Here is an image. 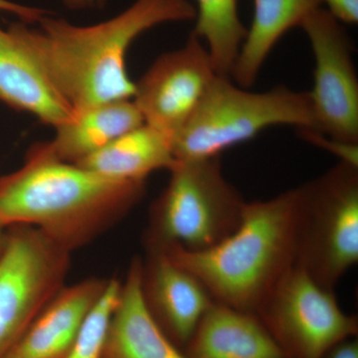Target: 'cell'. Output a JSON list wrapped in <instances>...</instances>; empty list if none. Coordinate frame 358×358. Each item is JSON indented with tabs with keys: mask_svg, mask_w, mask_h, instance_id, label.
Instances as JSON below:
<instances>
[{
	"mask_svg": "<svg viewBox=\"0 0 358 358\" xmlns=\"http://www.w3.org/2000/svg\"><path fill=\"white\" fill-rule=\"evenodd\" d=\"M315 131L308 92L275 87L251 92L229 77L216 76L199 107L173 141L176 160L220 157L272 127Z\"/></svg>",
	"mask_w": 358,
	"mask_h": 358,
	"instance_id": "obj_4",
	"label": "cell"
},
{
	"mask_svg": "<svg viewBox=\"0 0 358 358\" xmlns=\"http://www.w3.org/2000/svg\"><path fill=\"white\" fill-rule=\"evenodd\" d=\"M306 141H310L317 147L324 148L333 152L341 162L358 166V145H350V143H341L334 141L333 138H327L324 134L317 131H299Z\"/></svg>",
	"mask_w": 358,
	"mask_h": 358,
	"instance_id": "obj_21",
	"label": "cell"
},
{
	"mask_svg": "<svg viewBox=\"0 0 358 358\" xmlns=\"http://www.w3.org/2000/svg\"><path fill=\"white\" fill-rule=\"evenodd\" d=\"M324 358H358L357 339L348 338L333 346Z\"/></svg>",
	"mask_w": 358,
	"mask_h": 358,
	"instance_id": "obj_24",
	"label": "cell"
},
{
	"mask_svg": "<svg viewBox=\"0 0 358 358\" xmlns=\"http://www.w3.org/2000/svg\"><path fill=\"white\" fill-rule=\"evenodd\" d=\"M141 259L134 258L110 317L102 358H189L148 312L141 296Z\"/></svg>",
	"mask_w": 358,
	"mask_h": 358,
	"instance_id": "obj_14",
	"label": "cell"
},
{
	"mask_svg": "<svg viewBox=\"0 0 358 358\" xmlns=\"http://www.w3.org/2000/svg\"><path fill=\"white\" fill-rule=\"evenodd\" d=\"M301 27L315 59L313 87L308 92L315 131L358 145V79L352 41L341 22L322 7L310 13Z\"/></svg>",
	"mask_w": 358,
	"mask_h": 358,
	"instance_id": "obj_9",
	"label": "cell"
},
{
	"mask_svg": "<svg viewBox=\"0 0 358 358\" xmlns=\"http://www.w3.org/2000/svg\"><path fill=\"white\" fill-rule=\"evenodd\" d=\"M298 188L268 200L245 202L237 229L201 252L162 251L194 275L214 301L255 313L294 265Z\"/></svg>",
	"mask_w": 358,
	"mask_h": 358,
	"instance_id": "obj_3",
	"label": "cell"
},
{
	"mask_svg": "<svg viewBox=\"0 0 358 358\" xmlns=\"http://www.w3.org/2000/svg\"><path fill=\"white\" fill-rule=\"evenodd\" d=\"M4 358H6V357H4Z\"/></svg>",
	"mask_w": 358,
	"mask_h": 358,
	"instance_id": "obj_27",
	"label": "cell"
},
{
	"mask_svg": "<svg viewBox=\"0 0 358 358\" xmlns=\"http://www.w3.org/2000/svg\"><path fill=\"white\" fill-rule=\"evenodd\" d=\"M103 2V0H63L64 6L72 10L100 6Z\"/></svg>",
	"mask_w": 358,
	"mask_h": 358,
	"instance_id": "obj_25",
	"label": "cell"
},
{
	"mask_svg": "<svg viewBox=\"0 0 358 358\" xmlns=\"http://www.w3.org/2000/svg\"><path fill=\"white\" fill-rule=\"evenodd\" d=\"M203 42L192 33L185 46L162 54L136 84L143 122L174 140L217 76Z\"/></svg>",
	"mask_w": 358,
	"mask_h": 358,
	"instance_id": "obj_10",
	"label": "cell"
},
{
	"mask_svg": "<svg viewBox=\"0 0 358 358\" xmlns=\"http://www.w3.org/2000/svg\"><path fill=\"white\" fill-rule=\"evenodd\" d=\"M141 296L167 338L185 350L200 320L214 303L202 282L166 252L147 249L141 260Z\"/></svg>",
	"mask_w": 358,
	"mask_h": 358,
	"instance_id": "obj_11",
	"label": "cell"
},
{
	"mask_svg": "<svg viewBox=\"0 0 358 358\" xmlns=\"http://www.w3.org/2000/svg\"><path fill=\"white\" fill-rule=\"evenodd\" d=\"M296 188L294 265L334 289L358 261V166L339 162Z\"/></svg>",
	"mask_w": 358,
	"mask_h": 358,
	"instance_id": "obj_6",
	"label": "cell"
},
{
	"mask_svg": "<svg viewBox=\"0 0 358 358\" xmlns=\"http://www.w3.org/2000/svg\"><path fill=\"white\" fill-rule=\"evenodd\" d=\"M109 280L64 286L42 310L6 358H63L69 352Z\"/></svg>",
	"mask_w": 358,
	"mask_h": 358,
	"instance_id": "obj_13",
	"label": "cell"
},
{
	"mask_svg": "<svg viewBox=\"0 0 358 358\" xmlns=\"http://www.w3.org/2000/svg\"><path fill=\"white\" fill-rule=\"evenodd\" d=\"M6 236L7 228L0 224V254H1L2 250L4 248V245H6Z\"/></svg>",
	"mask_w": 358,
	"mask_h": 358,
	"instance_id": "obj_26",
	"label": "cell"
},
{
	"mask_svg": "<svg viewBox=\"0 0 358 358\" xmlns=\"http://www.w3.org/2000/svg\"><path fill=\"white\" fill-rule=\"evenodd\" d=\"M185 352L189 358H288L253 313L214 301Z\"/></svg>",
	"mask_w": 358,
	"mask_h": 358,
	"instance_id": "obj_15",
	"label": "cell"
},
{
	"mask_svg": "<svg viewBox=\"0 0 358 358\" xmlns=\"http://www.w3.org/2000/svg\"><path fill=\"white\" fill-rule=\"evenodd\" d=\"M0 102L54 128L75 113L23 41L17 23L0 27Z\"/></svg>",
	"mask_w": 358,
	"mask_h": 358,
	"instance_id": "obj_12",
	"label": "cell"
},
{
	"mask_svg": "<svg viewBox=\"0 0 358 358\" xmlns=\"http://www.w3.org/2000/svg\"><path fill=\"white\" fill-rule=\"evenodd\" d=\"M192 34L203 42L219 76L229 77L247 35L238 0H196Z\"/></svg>",
	"mask_w": 358,
	"mask_h": 358,
	"instance_id": "obj_19",
	"label": "cell"
},
{
	"mask_svg": "<svg viewBox=\"0 0 358 358\" xmlns=\"http://www.w3.org/2000/svg\"><path fill=\"white\" fill-rule=\"evenodd\" d=\"M0 11L14 14L20 18V21L27 23V24L38 23L44 16L49 14V11L45 10L43 8L23 6V4L10 1V0H0Z\"/></svg>",
	"mask_w": 358,
	"mask_h": 358,
	"instance_id": "obj_22",
	"label": "cell"
},
{
	"mask_svg": "<svg viewBox=\"0 0 358 358\" xmlns=\"http://www.w3.org/2000/svg\"><path fill=\"white\" fill-rule=\"evenodd\" d=\"M143 124L131 100L99 103L75 110L70 120L55 128V138L48 145L58 159L77 164Z\"/></svg>",
	"mask_w": 358,
	"mask_h": 358,
	"instance_id": "obj_16",
	"label": "cell"
},
{
	"mask_svg": "<svg viewBox=\"0 0 358 358\" xmlns=\"http://www.w3.org/2000/svg\"><path fill=\"white\" fill-rule=\"evenodd\" d=\"M169 173L150 207L145 249L201 252L237 229L246 201L224 176L220 157L176 160Z\"/></svg>",
	"mask_w": 358,
	"mask_h": 358,
	"instance_id": "obj_5",
	"label": "cell"
},
{
	"mask_svg": "<svg viewBox=\"0 0 358 358\" xmlns=\"http://www.w3.org/2000/svg\"><path fill=\"white\" fill-rule=\"evenodd\" d=\"M322 3V0H254L253 21L233 66V82L242 88L253 86L278 41Z\"/></svg>",
	"mask_w": 358,
	"mask_h": 358,
	"instance_id": "obj_18",
	"label": "cell"
},
{
	"mask_svg": "<svg viewBox=\"0 0 358 358\" xmlns=\"http://www.w3.org/2000/svg\"><path fill=\"white\" fill-rule=\"evenodd\" d=\"M145 183L103 178L35 143L20 169L0 176V224L31 226L72 253L122 220Z\"/></svg>",
	"mask_w": 358,
	"mask_h": 358,
	"instance_id": "obj_2",
	"label": "cell"
},
{
	"mask_svg": "<svg viewBox=\"0 0 358 358\" xmlns=\"http://www.w3.org/2000/svg\"><path fill=\"white\" fill-rule=\"evenodd\" d=\"M173 140L143 124L79 162L103 178L129 182H147L148 176L176 164Z\"/></svg>",
	"mask_w": 358,
	"mask_h": 358,
	"instance_id": "obj_17",
	"label": "cell"
},
{
	"mask_svg": "<svg viewBox=\"0 0 358 358\" xmlns=\"http://www.w3.org/2000/svg\"><path fill=\"white\" fill-rule=\"evenodd\" d=\"M121 286L122 282L117 280H109L107 288L90 313L74 345L63 358H102L106 334L119 301Z\"/></svg>",
	"mask_w": 358,
	"mask_h": 358,
	"instance_id": "obj_20",
	"label": "cell"
},
{
	"mask_svg": "<svg viewBox=\"0 0 358 358\" xmlns=\"http://www.w3.org/2000/svg\"><path fill=\"white\" fill-rule=\"evenodd\" d=\"M255 315L288 358H324L358 334V320L324 288L294 265L264 299Z\"/></svg>",
	"mask_w": 358,
	"mask_h": 358,
	"instance_id": "obj_8",
	"label": "cell"
},
{
	"mask_svg": "<svg viewBox=\"0 0 358 358\" xmlns=\"http://www.w3.org/2000/svg\"><path fill=\"white\" fill-rule=\"evenodd\" d=\"M329 6V13L339 22L357 24L358 0H322Z\"/></svg>",
	"mask_w": 358,
	"mask_h": 358,
	"instance_id": "obj_23",
	"label": "cell"
},
{
	"mask_svg": "<svg viewBox=\"0 0 358 358\" xmlns=\"http://www.w3.org/2000/svg\"><path fill=\"white\" fill-rule=\"evenodd\" d=\"M188 0H136L115 17L77 26L46 15L39 27L17 23L23 41L54 88L75 110L131 100L136 84L127 71L131 43L155 26L195 20Z\"/></svg>",
	"mask_w": 358,
	"mask_h": 358,
	"instance_id": "obj_1",
	"label": "cell"
},
{
	"mask_svg": "<svg viewBox=\"0 0 358 358\" xmlns=\"http://www.w3.org/2000/svg\"><path fill=\"white\" fill-rule=\"evenodd\" d=\"M70 263V252L36 228H7L0 254V358L65 286Z\"/></svg>",
	"mask_w": 358,
	"mask_h": 358,
	"instance_id": "obj_7",
	"label": "cell"
}]
</instances>
